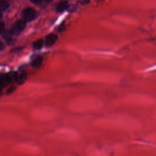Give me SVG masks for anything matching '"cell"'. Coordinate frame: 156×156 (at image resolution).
<instances>
[{
	"label": "cell",
	"instance_id": "ba28073f",
	"mask_svg": "<svg viewBox=\"0 0 156 156\" xmlns=\"http://www.w3.org/2000/svg\"><path fill=\"white\" fill-rule=\"evenodd\" d=\"M43 44H44V42L43 40L41 39L38 40L33 43V48L35 49H40L43 47Z\"/></svg>",
	"mask_w": 156,
	"mask_h": 156
},
{
	"label": "cell",
	"instance_id": "2e32d148",
	"mask_svg": "<svg viewBox=\"0 0 156 156\" xmlns=\"http://www.w3.org/2000/svg\"><path fill=\"white\" fill-rule=\"evenodd\" d=\"M0 48H1V51H2L4 49V43L2 41L1 42V47H0Z\"/></svg>",
	"mask_w": 156,
	"mask_h": 156
},
{
	"label": "cell",
	"instance_id": "7c38bea8",
	"mask_svg": "<svg viewBox=\"0 0 156 156\" xmlns=\"http://www.w3.org/2000/svg\"><path fill=\"white\" fill-rule=\"evenodd\" d=\"M65 23H63L62 24H60V26L58 27V31L60 32H61L65 30Z\"/></svg>",
	"mask_w": 156,
	"mask_h": 156
},
{
	"label": "cell",
	"instance_id": "9c48e42d",
	"mask_svg": "<svg viewBox=\"0 0 156 156\" xmlns=\"http://www.w3.org/2000/svg\"><path fill=\"white\" fill-rule=\"evenodd\" d=\"M13 33L12 32L11 30H6V31H4L3 33H2V35H3V37L5 39V40L7 41H10L12 40V35Z\"/></svg>",
	"mask_w": 156,
	"mask_h": 156
},
{
	"label": "cell",
	"instance_id": "5b68a950",
	"mask_svg": "<svg viewBox=\"0 0 156 156\" xmlns=\"http://www.w3.org/2000/svg\"><path fill=\"white\" fill-rule=\"evenodd\" d=\"M43 58L41 56H38L37 57H35L31 62V65L33 68H40L42 63H43Z\"/></svg>",
	"mask_w": 156,
	"mask_h": 156
},
{
	"label": "cell",
	"instance_id": "8fae6325",
	"mask_svg": "<svg viewBox=\"0 0 156 156\" xmlns=\"http://www.w3.org/2000/svg\"><path fill=\"white\" fill-rule=\"evenodd\" d=\"M15 87L12 86V87H10V88L7 90V94H10V93H13V92L15 91Z\"/></svg>",
	"mask_w": 156,
	"mask_h": 156
},
{
	"label": "cell",
	"instance_id": "4fadbf2b",
	"mask_svg": "<svg viewBox=\"0 0 156 156\" xmlns=\"http://www.w3.org/2000/svg\"><path fill=\"white\" fill-rule=\"evenodd\" d=\"M5 31V28H4V24L3 22L1 23V26H0V32L1 34H2V33Z\"/></svg>",
	"mask_w": 156,
	"mask_h": 156
},
{
	"label": "cell",
	"instance_id": "30bf717a",
	"mask_svg": "<svg viewBox=\"0 0 156 156\" xmlns=\"http://www.w3.org/2000/svg\"><path fill=\"white\" fill-rule=\"evenodd\" d=\"M9 7V3L5 1V0H1V12L3 11H5L8 7Z\"/></svg>",
	"mask_w": 156,
	"mask_h": 156
},
{
	"label": "cell",
	"instance_id": "8992f818",
	"mask_svg": "<svg viewBox=\"0 0 156 156\" xmlns=\"http://www.w3.org/2000/svg\"><path fill=\"white\" fill-rule=\"evenodd\" d=\"M27 79V74L25 72H22L20 74H18L17 77L16 79L15 82L18 85L23 84Z\"/></svg>",
	"mask_w": 156,
	"mask_h": 156
},
{
	"label": "cell",
	"instance_id": "7a4b0ae2",
	"mask_svg": "<svg viewBox=\"0 0 156 156\" xmlns=\"http://www.w3.org/2000/svg\"><path fill=\"white\" fill-rule=\"evenodd\" d=\"M37 14L35 9L31 7H27L24 9L22 12L23 19L26 22H30L34 20Z\"/></svg>",
	"mask_w": 156,
	"mask_h": 156
},
{
	"label": "cell",
	"instance_id": "3957f363",
	"mask_svg": "<svg viewBox=\"0 0 156 156\" xmlns=\"http://www.w3.org/2000/svg\"><path fill=\"white\" fill-rule=\"evenodd\" d=\"M26 22L24 20H18L15 21L11 29L13 34H18L21 32L26 27Z\"/></svg>",
	"mask_w": 156,
	"mask_h": 156
},
{
	"label": "cell",
	"instance_id": "6da1fadb",
	"mask_svg": "<svg viewBox=\"0 0 156 156\" xmlns=\"http://www.w3.org/2000/svg\"><path fill=\"white\" fill-rule=\"evenodd\" d=\"M18 74L16 72L12 71L6 74H1V88L2 89L8 84L16 81Z\"/></svg>",
	"mask_w": 156,
	"mask_h": 156
},
{
	"label": "cell",
	"instance_id": "277c9868",
	"mask_svg": "<svg viewBox=\"0 0 156 156\" xmlns=\"http://www.w3.org/2000/svg\"><path fill=\"white\" fill-rule=\"evenodd\" d=\"M58 40V37L57 35L54 34H49L45 40V45L47 47H51L53 46Z\"/></svg>",
	"mask_w": 156,
	"mask_h": 156
},
{
	"label": "cell",
	"instance_id": "52a82bcc",
	"mask_svg": "<svg viewBox=\"0 0 156 156\" xmlns=\"http://www.w3.org/2000/svg\"><path fill=\"white\" fill-rule=\"evenodd\" d=\"M68 4L66 1H62L58 4L57 7V11L58 12H62L63 11L65 10L68 8Z\"/></svg>",
	"mask_w": 156,
	"mask_h": 156
},
{
	"label": "cell",
	"instance_id": "e0dca14e",
	"mask_svg": "<svg viewBox=\"0 0 156 156\" xmlns=\"http://www.w3.org/2000/svg\"><path fill=\"white\" fill-rule=\"evenodd\" d=\"M52 1V0H45V1L47 2H49Z\"/></svg>",
	"mask_w": 156,
	"mask_h": 156
},
{
	"label": "cell",
	"instance_id": "5bb4252c",
	"mask_svg": "<svg viewBox=\"0 0 156 156\" xmlns=\"http://www.w3.org/2000/svg\"><path fill=\"white\" fill-rule=\"evenodd\" d=\"M30 1L32 3L36 4H40V3H41V1H42V0H30Z\"/></svg>",
	"mask_w": 156,
	"mask_h": 156
},
{
	"label": "cell",
	"instance_id": "9a60e30c",
	"mask_svg": "<svg viewBox=\"0 0 156 156\" xmlns=\"http://www.w3.org/2000/svg\"><path fill=\"white\" fill-rule=\"evenodd\" d=\"M90 0H81L80 1V3L83 5H85V4H88L89 2H90Z\"/></svg>",
	"mask_w": 156,
	"mask_h": 156
}]
</instances>
